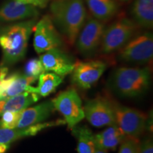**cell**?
I'll use <instances>...</instances> for the list:
<instances>
[{
  "label": "cell",
  "instance_id": "27",
  "mask_svg": "<svg viewBox=\"0 0 153 153\" xmlns=\"http://www.w3.org/2000/svg\"><path fill=\"white\" fill-rule=\"evenodd\" d=\"M34 4L36 7H39L41 8H45L48 4L50 0H33Z\"/></svg>",
  "mask_w": 153,
  "mask_h": 153
},
{
  "label": "cell",
  "instance_id": "1",
  "mask_svg": "<svg viewBox=\"0 0 153 153\" xmlns=\"http://www.w3.org/2000/svg\"><path fill=\"white\" fill-rule=\"evenodd\" d=\"M51 18L70 45H74L87 19L84 0H53Z\"/></svg>",
  "mask_w": 153,
  "mask_h": 153
},
{
  "label": "cell",
  "instance_id": "23",
  "mask_svg": "<svg viewBox=\"0 0 153 153\" xmlns=\"http://www.w3.org/2000/svg\"><path fill=\"white\" fill-rule=\"evenodd\" d=\"M45 72L41 60L37 58H32L28 60L25 64L24 68V74L35 82L39 76Z\"/></svg>",
  "mask_w": 153,
  "mask_h": 153
},
{
  "label": "cell",
  "instance_id": "26",
  "mask_svg": "<svg viewBox=\"0 0 153 153\" xmlns=\"http://www.w3.org/2000/svg\"><path fill=\"white\" fill-rule=\"evenodd\" d=\"M139 153H153V143L150 137L143 140L140 144Z\"/></svg>",
  "mask_w": 153,
  "mask_h": 153
},
{
  "label": "cell",
  "instance_id": "24",
  "mask_svg": "<svg viewBox=\"0 0 153 153\" xmlns=\"http://www.w3.org/2000/svg\"><path fill=\"white\" fill-rule=\"evenodd\" d=\"M21 111H5L0 118V128H16L22 116Z\"/></svg>",
  "mask_w": 153,
  "mask_h": 153
},
{
  "label": "cell",
  "instance_id": "5",
  "mask_svg": "<svg viewBox=\"0 0 153 153\" xmlns=\"http://www.w3.org/2000/svg\"><path fill=\"white\" fill-rule=\"evenodd\" d=\"M118 59L129 64L145 65L152 60L153 36L150 31L133 36L118 50Z\"/></svg>",
  "mask_w": 153,
  "mask_h": 153
},
{
  "label": "cell",
  "instance_id": "16",
  "mask_svg": "<svg viewBox=\"0 0 153 153\" xmlns=\"http://www.w3.org/2000/svg\"><path fill=\"white\" fill-rule=\"evenodd\" d=\"M58 124H62V121L49 122V123H40L35 125L28 126L23 128H0V144H9L15 142L18 140L24 137L33 136L43 131V129L47 128L51 126H57Z\"/></svg>",
  "mask_w": 153,
  "mask_h": 153
},
{
  "label": "cell",
  "instance_id": "6",
  "mask_svg": "<svg viewBox=\"0 0 153 153\" xmlns=\"http://www.w3.org/2000/svg\"><path fill=\"white\" fill-rule=\"evenodd\" d=\"M52 101L55 109L62 114L69 128H73L85 118L81 98L75 89L62 91Z\"/></svg>",
  "mask_w": 153,
  "mask_h": 153
},
{
  "label": "cell",
  "instance_id": "13",
  "mask_svg": "<svg viewBox=\"0 0 153 153\" xmlns=\"http://www.w3.org/2000/svg\"><path fill=\"white\" fill-rule=\"evenodd\" d=\"M21 72L8 74V68H0V99H7L26 91L28 87L33 83Z\"/></svg>",
  "mask_w": 153,
  "mask_h": 153
},
{
  "label": "cell",
  "instance_id": "22",
  "mask_svg": "<svg viewBox=\"0 0 153 153\" xmlns=\"http://www.w3.org/2000/svg\"><path fill=\"white\" fill-rule=\"evenodd\" d=\"M72 134L77 140L78 153H94L97 150L94 135L87 126H75L72 128Z\"/></svg>",
  "mask_w": 153,
  "mask_h": 153
},
{
  "label": "cell",
  "instance_id": "17",
  "mask_svg": "<svg viewBox=\"0 0 153 153\" xmlns=\"http://www.w3.org/2000/svg\"><path fill=\"white\" fill-rule=\"evenodd\" d=\"M127 135L116 124L109 126L104 131L94 135L97 148L103 150H115Z\"/></svg>",
  "mask_w": 153,
  "mask_h": 153
},
{
  "label": "cell",
  "instance_id": "8",
  "mask_svg": "<svg viewBox=\"0 0 153 153\" xmlns=\"http://www.w3.org/2000/svg\"><path fill=\"white\" fill-rule=\"evenodd\" d=\"M33 30V47L38 54L62 45V38L49 15H45L36 22Z\"/></svg>",
  "mask_w": 153,
  "mask_h": 153
},
{
  "label": "cell",
  "instance_id": "31",
  "mask_svg": "<svg viewBox=\"0 0 153 153\" xmlns=\"http://www.w3.org/2000/svg\"><path fill=\"white\" fill-rule=\"evenodd\" d=\"M120 1H128V0H120Z\"/></svg>",
  "mask_w": 153,
  "mask_h": 153
},
{
  "label": "cell",
  "instance_id": "10",
  "mask_svg": "<svg viewBox=\"0 0 153 153\" xmlns=\"http://www.w3.org/2000/svg\"><path fill=\"white\" fill-rule=\"evenodd\" d=\"M114 102L103 97L88 100L84 107L85 118L96 128H101L116 124Z\"/></svg>",
  "mask_w": 153,
  "mask_h": 153
},
{
  "label": "cell",
  "instance_id": "29",
  "mask_svg": "<svg viewBox=\"0 0 153 153\" xmlns=\"http://www.w3.org/2000/svg\"><path fill=\"white\" fill-rule=\"evenodd\" d=\"M15 1H18V2L20 3H23V4H33L35 6L34 4V2L33 0H15Z\"/></svg>",
  "mask_w": 153,
  "mask_h": 153
},
{
  "label": "cell",
  "instance_id": "2",
  "mask_svg": "<svg viewBox=\"0 0 153 153\" xmlns=\"http://www.w3.org/2000/svg\"><path fill=\"white\" fill-rule=\"evenodd\" d=\"M37 18L10 24L0 28V47L2 50V65H11L24 59L28 40Z\"/></svg>",
  "mask_w": 153,
  "mask_h": 153
},
{
  "label": "cell",
  "instance_id": "18",
  "mask_svg": "<svg viewBox=\"0 0 153 153\" xmlns=\"http://www.w3.org/2000/svg\"><path fill=\"white\" fill-rule=\"evenodd\" d=\"M38 94L24 91L18 95L0 99V116L5 111H21L40 99Z\"/></svg>",
  "mask_w": 153,
  "mask_h": 153
},
{
  "label": "cell",
  "instance_id": "19",
  "mask_svg": "<svg viewBox=\"0 0 153 153\" xmlns=\"http://www.w3.org/2000/svg\"><path fill=\"white\" fill-rule=\"evenodd\" d=\"M133 21L147 29L153 27V0H135L131 9Z\"/></svg>",
  "mask_w": 153,
  "mask_h": 153
},
{
  "label": "cell",
  "instance_id": "28",
  "mask_svg": "<svg viewBox=\"0 0 153 153\" xmlns=\"http://www.w3.org/2000/svg\"><path fill=\"white\" fill-rule=\"evenodd\" d=\"M10 148L9 144H0V153H6Z\"/></svg>",
  "mask_w": 153,
  "mask_h": 153
},
{
  "label": "cell",
  "instance_id": "25",
  "mask_svg": "<svg viewBox=\"0 0 153 153\" xmlns=\"http://www.w3.org/2000/svg\"><path fill=\"white\" fill-rule=\"evenodd\" d=\"M140 144L137 137L127 136L120 144L118 153H139Z\"/></svg>",
  "mask_w": 153,
  "mask_h": 153
},
{
  "label": "cell",
  "instance_id": "21",
  "mask_svg": "<svg viewBox=\"0 0 153 153\" xmlns=\"http://www.w3.org/2000/svg\"><path fill=\"white\" fill-rule=\"evenodd\" d=\"M63 78L51 72H44L38 77V87L29 85L26 91L38 94L40 97H45L54 92L61 85Z\"/></svg>",
  "mask_w": 153,
  "mask_h": 153
},
{
  "label": "cell",
  "instance_id": "4",
  "mask_svg": "<svg viewBox=\"0 0 153 153\" xmlns=\"http://www.w3.org/2000/svg\"><path fill=\"white\" fill-rule=\"evenodd\" d=\"M139 26L127 17H121L105 28L101 43V51L111 54L124 46L135 36Z\"/></svg>",
  "mask_w": 153,
  "mask_h": 153
},
{
  "label": "cell",
  "instance_id": "14",
  "mask_svg": "<svg viewBox=\"0 0 153 153\" xmlns=\"http://www.w3.org/2000/svg\"><path fill=\"white\" fill-rule=\"evenodd\" d=\"M37 7L30 4L9 0L0 7V22H13L36 19L39 15Z\"/></svg>",
  "mask_w": 153,
  "mask_h": 153
},
{
  "label": "cell",
  "instance_id": "3",
  "mask_svg": "<svg viewBox=\"0 0 153 153\" xmlns=\"http://www.w3.org/2000/svg\"><path fill=\"white\" fill-rule=\"evenodd\" d=\"M151 83L148 67L115 69L108 79V86L115 94L122 98H135L144 94Z\"/></svg>",
  "mask_w": 153,
  "mask_h": 153
},
{
  "label": "cell",
  "instance_id": "30",
  "mask_svg": "<svg viewBox=\"0 0 153 153\" xmlns=\"http://www.w3.org/2000/svg\"><path fill=\"white\" fill-rule=\"evenodd\" d=\"M94 153H108V152H107V151L106 150H101V149L97 148V150H95Z\"/></svg>",
  "mask_w": 153,
  "mask_h": 153
},
{
  "label": "cell",
  "instance_id": "15",
  "mask_svg": "<svg viewBox=\"0 0 153 153\" xmlns=\"http://www.w3.org/2000/svg\"><path fill=\"white\" fill-rule=\"evenodd\" d=\"M55 108L52 100L45 101L36 106L26 108L22 111L16 128H23L43 123L51 116Z\"/></svg>",
  "mask_w": 153,
  "mask_h": 153
},
{
  "label": "cell",
  "instance_id": "11",
  "mask_svg": "<svg viewBox=\"0 0 153 153\" xmlns=\"http://www.w3.org/2000/svg\"><path fill=\"white\" fill-rule=\"evenodd\" d=\"M106 63L101 60L77 62L72 72V82L82 89H89L106 70Z\"/></svg>",
  "mask_w": 153,
  "mask_h": 153
},
{
  "label": "cell",
  "instance_id": "9",
  "mask_svg": "<svg viewBox=\"0 0 153 153\" xmlns=\"http://www.w3.org/2000/svg\"><path fill=\"white\" fill-rule=\"evenodd\" d=\"M104 24L96 19H89L85 22L76 39L78 51L85 57L93 56L101 46Z\"/></svg>",
  "mask_w": 153,
  "mask_h": 153
},
{
  "label": "cell",
  "instance_id": "12",
  "mask_svg": "<svg viewBox=\"0 0 153 153\" xmlns=\"http://www.w3.org/2000/svg\"><path fill=\"white\" fill-rule=\"evenodd\" d=\"M39 60L45 72H53L62 78L72 73L75 65L73 58L59 48L42 53Z\"/></svg>",
  "mask_w": 153,
  "mask_h": 153
},
{
  "label": "cell",
  "instance_id": "7",
  "mask_svg": "<svg viewBox=\"0 0 153 153\" xmlns=\"http://www.w3.org/2000/svg\"><path fill=\"white\" fill-rule=\"evenodd\" d=\"M116 124L127 136L137 137L147 127L148 116L141 111L114 102Z\"/></svg>",
  "mask_w": 153,
  "mask_h": 153
},
{
  "label": "cell",
  "instance_id": "20",
  "mask_svg": "<svg viewBox=\"0 0 153 153\" xmlns=\"http://www.w3.org/2000/svg\"><path fill=\"white\" fill-rule=\"evenodd\" d=\"M86 2L94 19L102 22L114 16L119 8L115 0H86Z\"/></svg>",
  "mask_w": 153,
  "mask_h": 153
}]
</instances>
